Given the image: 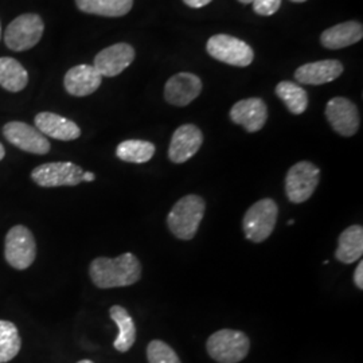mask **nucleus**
I'll return each mask as SVG.
<instances>
[{"label": "nucleus", "instance_id": "1", "mask_svg": "<svg viewBox=\"0 0 363 363\" xmlns=\"http://www.w3.org/2000/svg\"><path fill=\"white\" fill-rule=\"evenodd\" d=\"M93 284L101 289L136 284L142 277V264L132 253H124L116 259L99 257L89 267Z\"/></svg>", "mask_w": 363, "mask_h": 363}, {"label": "nucleus", "instance_id": "2", "mask_svg": "<svg viewBox=\"0 0 363 363\" xmlns=\"http://www.w3.org/2000/svg\"><path fill=\"white\" fill-rule=\"evenodd\" d=\"M206 203L199 195H186L171 208L167 225L171 233L179 240H193L203 220Z\"/></svg>", "mask_w": 363, "mask_h": 363}, {"label": "nucleus", "instance_id": "3", "mask_svg": "<svg viewBox=\"0 0 363 363\" xmlns=\"http://www.w3.org/2000/svg\"><path fill=\"white\" fill-rule=\"evenodd\" d=\"M279 217L277 203L271 198H264L247 208L242 220V229L249 241H265L276 226Z\"/></svg>", "mask_w": 363, "mask_h": 363}, {"label": "nucleus", "instance_id": "4", "mask_svg": "<svg viewBox=\"0 0 363 363\" xmlns=\"http://www.w3.org/2000/svg\"><path fill=\"white\" fill-rule=\"evenodd\" d=\"M208 352L218 363L241 362L249 352V337L234 330H220L208 337Z\"/></svg>", "mask_w": 363, "mask_h": 363}, {"label": "nucleus", "instance_id": "5", "mask_svg": "<svg viewBox=\"0 0 363 363\" xmlns=\"http://www.w3.org/2000/svg\"><path fill=\"white\" fill-rule=\"evenodd\" d=\"M45 31L42 18L37 13H23L15 18L4 33V42L13 52H26L38 43Z\"/></svg>", "mask_w": 363, "mask_h": 363}, {"label": "nucleus", "instance_id": "6", "mask_svg": "<svg viewBox=\"0 0 363 363\" xmlns=\"http://www.w3.org/2000/svg\"><path fill=\"white\" fill-rule=\"evenodd\" d=\"M6 261L13 269L25 271L30 268L37 256V245L33 233L26 226L16 225L9 230L4 242Z\"/></svg>", "mask_w": 363, "mask_h": 363}, {"label": "nucleus", "instance_id": "7", "mask_svg": "<svg viewBox=\"0 0 363 363\" xmlns=\"http://www.w3.org/2000/svg\"><path fill=\"white\" fill-rule=\"evenodd\" d=\"M208 54L223 64L245 67L253 62L255 52L247 42L228 34H217L208 39Z\"/></svg>", "mask_w": 363, "mask_h": 363}, {"label": "nucleus", "instance_id": "8", "mask_svg": "<svg viewBox=\"0 0 363 363\" xmlns=\"http://www.w3.org/2000/svg\"><path fill=\"white\" fill-rule=\"evenodd\" d=\"M320 178V169L311 162H298L286 177V193L292 203H303L315 193Z\"/></svg>", "mask_w": 363, "mask_h": 363}, {"label": "nucleus", "instance_id": "9", "mask_svg": "<svg viewBox=\"0 0 363 363\" xmlns=\"http://www.w3.org/2000/svg\"><path fill=\"white\" fill-rule=\"evenodd\" d=\"M82 169L72 162H54L33 169L31 179L40 187L78 186L82 182Z\"/></svg>", "mask_w": 363, "mask_h": 363}, {"label": "nucleus", "instance_id": "10", "mask_svg": "<svg viewBox=\"0 0 363 363\" xmlns=\"http://www.w3.org/2000/svg\"><path fill=\"white\" fill-rule=\"evenodd\" d=\"M4 138L22 151L45 155L50 151V143L37 128L22 121H11L3 127Z\"/></svg>", "mask_w": 363, "mask_h": 363}, {"label": "nucleus", "instance_id": "11", "mask_svg": "<svg viewBox=\"0 0 363 363\" xmlns=\"http://www.w3.org/2000/svg\"><path fill=\"white\" fill-rule=\"evenodd\" d=\"M325 117L333 130L339 135L350 138L359 128L358 108L349 99L334 97L325 106Z\"/></svg>", "mask_w": 363, "mask_h": 363}, {"label": "nucleus", "instance_id": "12", "mask_svg": "<svg viewBox=\"0 0 363 363\" xmlns=\"http://www.w3.org/2000/svg\"><path fill=\"white\" fill-rule=\"evenodd\" d=\"M135 60V49L128 43H116L99 52L93 66L101 77H116Z\"/></svg>", "mask_w": 363, "mask_h": 363}, {"label": "nucleus", "instance_id": "13", "mask_svg": "<svg viewBox=\"0 0 363 363\" xmlns=\"http://www.w3.org/2000/svg\"><path fill=\"white\" fill-rule=\"evenodd\" d=\"M203 143V135L193 124H184L174 132L169 143V157L172 163L182 164L190 160Z\"/></svg>", "mask_w": 363, "mask_h": 363}, {"label": "nucleus", "instance_id": "14", "mask_svg": "<svg viewBox=\"0 0 363 363\" xmlns=\"http://www.w3.org/2000/svg\"><path fill=\"white\" fill-rule=\"evenodd\" d=\"M202 91V81L193 73H178L169 78L164 86L166 101L175 106L193 103Z\"/></svg>", "mask_w": 363, "mask_h": 363}, {"label": "nucleus", "instance_id": "15", "mask_svg": "<svg viewBox=\"0 0 363 363\" xmlns=\"http://www.w3.org/2000/svg\"><path fill=\"white\" fill-rule=\"evenodd\" d=\"M230 118L235 124L242 125L249 133L259 132L268 120V108L259 97H250L233 105Z\"/></svg>", "mask_w": 363, "mask_h": 363}, {"label": "nucleus", "instance_id": "16", "mask_svg": "<svg viewBox=\"0 0 363 363\" xmlns=\"http://www.w3.org/2000/svg\"><path fill=\"white\" fill-rule=\"evenodd\" d=\"M35 128L42 135L61 142L76 140L81 136V130L74 121L52 112L38 113L35 116Z\"/></svg>", "mask_w": 363, "mask_h": 363}, {"label": "nucleus", "instance_id": "17", "mask_svg": "<svg viewBox=\"0 0 363 363\" xmlns=\"http://www.w3.org/2000/svg\"><path fill=\"white\" fill-rule=\"evenodd\" d=\"M103 77L93 65H78L72 67L65 74L64 85L69 94L85 97L97 91Z\"/></svg>", "mask_w": 363, "mask_h": 363}, {"label": "nucleus", "instance_id": "18", "mask_svg": "<svg viewBox=\"0 0 363 363\" xmlns=\"http://www.w3.org/2000/svg\"><path fill=\"white\" fill-rule=\"evenodd\" d=\"M343 65L337 60H325L300 66L295 72V78L304 85H323L340 77Z\"/></svg>", "mask_w": 363, "mask_h": 363}, {"label": "nucleus", "instance_id": "19", "mask_svg": "<svg viewBox=\"0 0 363 363\" xmlns=\"http://www.w3.org/2000/svg\"><path fill=\"white\" fill-rule=\"evenodd\" d=\"M363 37V27L361 23L350 21L330 27L322 33L320 42L325 49L339 50L351 45L358 43Z\"/></svg>", "mask_w": 363, "mask_h": 363}, {"label": "nucleus", "instance_id": "20", "mask_svg": "<svg viewBox=\"0 0 363 363\" xmlns=\"http://www.w3.org/2000/svg\"><path fill=\"white\" fill-rule=\"evenodd\" d=\"M363 229L359 225L347 228L340 234L335 257L343 264H352L362 257Z\"/></svg>", "mask_w": 363, "mask_h": 363}, {"label": "nucleus", "instance_id": "21", "mask_svg": "<svg viewBox=\"0 0 363 363\" xmlns=\"http://www.w3.org/2000/svg\"><path fill=\"white\" fill-rule=\"evenodd\" d=\"M111 319L118 327V335L115 339V349L120 352H127L133 346L136 340V327L133 323V319L124 307L113 306L109 310Z\"/></svg>", "mask_w": 363, "mask_h": 363}, {"label": "nucleus", "instance_id": "22", "mask_svg": "<svg viewBox=\"0 0 363 363\" xmlns=\"http://www.w3.org/2000/svg\"><path fill=\"white\" fill-rule=\"evenodd\" d=\"M28 84V73L22 64L10 57L0 58V86L6 91H23Z\"/></svg>", "mask_w": 363, "mask_h": 363}, {"label": "nucleus", "instance_id": "23", "mask_svg": "<svg viewBox=\"0 0 363 363\" xmlns=\"http://www.w3.org/2000/svg\"><path fill=\"white\" fill-rule=\"evenodd\" d=\"M76 4L82 13L117 18L130 13L133 0H76Z\"/></svg>", "mask_w": 363, "mask_h": 363}, {"label": "nucleus", "instance_id": "24", "mask_svg": "<svg viewBox=\"0 0 363 363\" xmlns=\"http://www.w3.org/2000/svg\"><path fill=\"white\" fill-rule=\"evenodd\" d=\"M277 97L286 104L288 111L294 115H301L307 111L308 94L301 86L291 81H281L276 86Z\"/></svg>", "mask_w": 363, "mask_h": 363}, {"label": "nucleus", "instance_id": "25", "mask_svg": "<svg viewBox=\"0 0 363 363\" xmlns=\"http://www.w3.org/2000/svg\"><path fill=\"white\" fill-rule=\"evenodd\" d=\"M116 155L123 162L142 164L155 155V145L145 140H125L117 145Z\"/></svg>", "mask_w": 363, "mask_h": 363}, {"label": "nucleus", "instance_id": "26", "mask_svg": "<svg viewBox=\"0 0 363 363\" xmlns=\"http://www.w3.org/2000/svg\"><path fill=\"white\" fill-rule=\"evenodd\" d=\"M22 340L16 325L0 320V363L10 362L19 354Z\"/></svg>", "mask_w": 363, "mask_h": 363}, {"label": "nucleus", "instance_id": "27", "mask_svg": "<svg viewBox=\"0 0 363 363\" xmlns=\"http://www.w3.org/2000/svg\"><path fill=\"white\" fill-rule=\"evenodd\" d=\"M147 358L150 363H182L177 352L162 340H152L148 345Z\"/></svg>", "mask_w": 363, "mask_h": 363}, {"label": "nucleus", "instance_id": "28", "mask_svg": "<svg viewBox=\"0 0 363 363\" xmlns=\"http://www.w3.org/2000/svg\"><path fill=\"white\" fill-rule=\"evenodd\" d=\"M253 10L257 15L261 16H271L273 13H277L281 0H253Z\"/></svg>", "mask_w": 363, "mask_h": 363}, {"label": "nucleus", "instance_id": "29", "mask_svg": "<svg viewBox=\"0 0 363 363\" xmlns=\"http://www.w3.org/2000/svg\"><path fill=\"white\" fill-rule=\"evenodd\" d=\"M354 283L359 289H363V262L359 261L358 267L354 273Z\"/></svg>", "mask_w": 363, "mask_h": 363}, {"label": "nucleus", "instance_id": "30", "mask_svg": "<svg viewBox=\"0 0 363 363\" xmlns=\"http://www.w3.org/2000/svg\"><path fill=\"white\" fill-rule=\"evenodd\" d=\"M184 4H187L191 9H201L208 6V3H211L213 0H183Z\"/></svg>", "mask_w": 363, "mask_h": 363}, {"label": "nucleus", "instance_id": "31", "mask_svg": "<svg viewBox=\"0 0 363 363\" xmlns=\"http://www.w3.org/2000/svg\"><path fill=\"white\" fill-rule=\"evenodd\" d=\"M96 179V175L93 172H84L82 174V182H93Z\"/></svg>", "mask_w": 363, "mask_h": 363}, {"label": "nucleus", "instance_id": "32", "mask_svg": "<svg viewBox=\"0 0 363 363\" xmlns=\"http://www.w3.org/2000/svg\"><path fill=\"white\" fill-rule=\"evenodd\" d=\"M4 155H6V150H4L3 144L0 143V160L4 157Z\"/></svg>", "mask_w": 363, "mask_h": 363}, {"label": "nucleus", "instance_id": "33", "mask_svg": "<svg viewBox=\"0 0 363 363\" xmlns=\"http://www.w3.org/2000/svg\"><path fill=\"white\" fill-rule=\"evenodd\" d=\"M240 3H244V4H249V3H253V0H238Z\"/></svg>", "mask_w": 363, "mask_h": 363}, {"label": "nucleus", "instance_id": "34", "mask_svg": "<svg viewBox=\"0 0 363 363\" xmlns=\"http://www.w3.org/2000/svg\"><path fill=\"white\" fill-rule=\"evenodd\" d=\"M294 223H295V220H288V223H286V225H288V226H291V225H294Z\"/></svg>", "mask_w": 363, "mask_h": 363}, {"label": "nucleus", "instance_id": "35", "mask_svg": "<svg viewBox=\"0 0 363 363\" xmlns=\"http://www.w3.org/2000/svg\"><path fill=\"white\" fill-rule=\"evenodd\" d=\"M291 1H294V3H304V1H307V0H291Z\"/></svg>", "mask_w": 363, "mask_h": 363}, {"label": "nucleus", "instance_id": "36", "mask_svg": "<svg viewBox=\"0 0 363 363\" xmlns=\"http://www.w3.org/2000/svg\"><path fill=\"white\" fill-rule=\"evenodd\" d=\"M77 363H93L91 361H89V359H84V361H79V362Z\"/></svg>", "mask_w": 363, "mask_h": 363}, {"label": "nucleus", "instance_id": "37", "mask_svg": "<svg viewBox=\"0 0 363 363\" xmlns=\"http://www.w3.org/2000/svg\"><path fill=\"white\" fill-rule=\"evenodd\" d=\"M0 38H1V26H0Z\"/></svg>", "mask_w": 363, "mask_h": 363}]
</instances>
